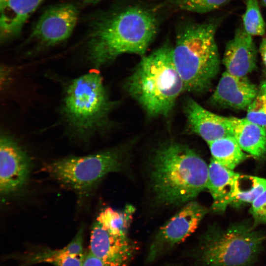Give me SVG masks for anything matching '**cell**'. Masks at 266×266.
I'll list each match as a JSON object with an SVG mask.
<instances>
[{"label": "cell", "mask_w": 266, "mask_h": 266, "mask_svg": "<svg viewBox=\"0 0 266 266\" xmlns=\"http://www.w3.org/2000/svg\"><path fill=\"white\" fill-rule=\"evenodd\" d=\"M208 145L212 159L231 170L247 157L233 136L217 139L208 143Z\"/></svg>", "instance_id": "cell-19"}, {"label": "cell", "mask_w": 266, "mask_h": 266, "mask_svg": "<svg viewBox=\"0 0 266 266\" xmlns=\"http://www.w3.org/2000/svg\"><path fill=\"white\" fill-rule=\"evenodd\" d=\"M266 236L245 224L209 229L191 256L199 266H251L262 251Z\"/></svg>", "instance_id": "cell-5"}, {"label": "cell", "mask_w": 266, "mask_h": 266, "mask_svg": "<svg viewBox=\"0 0 266 266\" xmlns=\"http://www.w3.org/2000/svg\"><path fill=\"white\" fill-rule=\"evenodd\" d=\"M7 1V0H0V8L2 7Z\"/></svg>", "instance_id": "cell-30"}, {"label": "cell", "mask_w": 266, "mask_h": 266, "mask_svg": "<svg viewBox=\"0 0 266 266\" xmlns=\"http://www.w3.org/2000/svg\"><path fill=\"white\" fill-rule=\"evenodd\" d=\"M231 0H167L170 5L178 10L200 13L216 9Z\"/></svg>", "instance_id": "cell-23"}, {"label": "cell", "mask_w": 266, "mask_h": 266, "mask_svg": "<svg viewBox=\"0 0 266 266\" xmlns=\"http://www.w3.org/2000/svg\"><path fill=\"white\" fill-rule=\"evenodd\" d=\"M82 266H104L103 263L89 251L84 254Z\"/></svg>", "instance_id": "cell-26"}, {"label": "cell", "mask_w": 266, "mask_h": 266, "mask_svg": "<svg viewBox=\"0 0 266 266\" xmlns=\"http://www.w3.org/2000/svg\"><path fill=\"white\" fill-rule=\"evenodd\" d=\"M184 111L191 131L208 144L224 137L233 136L229 117L213 113L192 99L187 100Z\"/></svg>", "instance_id": "cell-12"}, {"label": "cell", "mask_w": 266, "mask_h": 266, "mask_svg": "<svg viewBox=\"0 0 266 266\" xmlns=\"http://www.w3.org/2000/svg\"><path fill=\"white\" fill-rule=\"evenodd\" d=\"M83 1L90 3H96L101 0H82Z\"/></svg>", "instance_id": "cell-29"}, {"label": "cell", "mask_w": 266, "mask_h": 266, "mask_svg": "<svg viewBox=\"0 0 266 266\" xmlns=\"http://www.w3.org/2000/svg\"><path fill=\"white\" fill-rule=\"evenodd\" d=\"M237 173L212 159L208 166L206 189L213 199L212 209L224 211L230 204Z\"/></svg>", "instance_id": "cell-16"}, {"label": "cell", "mask_w": 266, "mask_h": 266, "mask_svg": "<svg viewBox=\"0 0 266 266\" xmlns=\"http://www.w3.org/2000/svg\"><path fill=\"white\" fill-rule=\"evenodd\" d=\"M160 22L154 9L130 5L103 13L93 23L87 41L88 59L99 67L125 53L145 55Z\"/></svg>", "instance_id": "cell-1"}, {"label": "cell", "mask_w": 266, "mask_h": 266, "mask_svg": "<svg viewBox=\"0 0 266 266\" xmlns=\"http://www.w3.org/2000/svg\"><path fill=\"white\" fill-rule=\"evenodd\" d=\"M221 21L220 18L202 23L185 19L177 25L172 58L185 91L204 92L218 73L220 59L215 35Z\"/></svg>", "instance_id": "cell-3"}, {"label": "cell", "mask_w": 266, "mask_h": 266, "mask_svg": "<svg viewBox=\"0 0 266 266\" xmlns=\"http://www.w3.org/2000/svg\"><path fill=\"white\" fill-rule=\"evenodd\" d=\"M84 256L71 255L66 246L60 249H43L21 256V266L47 263L54 266H82Z\"/></svg>", "instance_id": "cell-18"}, {"label": "cell", "mask_w": 266, "mask_h": 266, "mask_svg": "<svg viewBox=\"0 0 266 266\" xmlns=\"http://www.w3.org/2000/svg\"><path fill=\"white\" fill-rule=\"evenodd\" d=\"M266 190V178L240 175L237 177L230 204L252 202Z\"/></svg>", "instance_id": "cell-20"}, {"label": "cell", "mask_w": 266, "mask_h": 266, "mask_svg": "<svg viewBox=\"0 0 266 266\" xmlns=\"http://www.w3.org/2000/svg\"><path fill=\"white\" fill-rule=\"evenodd\" d=\"M150 166L152 189L162 205L186 203L206 189L208 166L185 144H162L152 154Z\"/></svg>", "instance_id": "cell-2"}, {"label": "cell", "mask_w": 266, "mask_h": 266, "mask_svg": "<svg viewBox=\"0 0 266 266\" xmlns=\"http://www.w3.org/2000/svg\"><path fill=\"white\" fill-rule=\"evenodd\" d=\"M259 49L263 62L266 66V37L263 38Z\"/></svg>", "instance_id": "cell-27"}, {"label": "cell", "mask_w": 266, "mask_h": 266, "mask_svg": "<svg viewBox=\"0 0 266 266\" xmlns=\"http://www.w3.org/2000/svg\"><path fill=\"white\" fill-rule=\"evenodd\" d=\"M245 12L242 17L244 30L251 36L264 35L266 24L258 0H245Z\"/></svg>", "instance_id": "cell-22"}, {"label": "cell", "mask_w": 266, "mask_h": 266, "mask_svg": "<svg viewBox=\"0 0 266 266\" xmlns=\"http://www.w3.org/2000/svg\"><path fill=\"white\" fill-rule=\"evenodd\" d=\"M250 212L254 225L266 223V190L252 202Z\"/></svg>", "instance_id": "cell-25"}, {"label": "cell", "mask_w": 266, "mask_h": 266, "mask_svg": "<svg viewBox=\"0 0 266 266\" xmlns=\"http://www.w3.org/2000/svg\"><path fill=\"white\" fill-rule=\"evenodd\" d=\"M258 88L246 77L224 72L211 98L217 105L245 109L257 96Z\"/></svg>", "instance_id": "cell-13"}, {"label": "cell", "mask_w": 266, "mask_h": 266, "mask_svg": "<svg viewBox=\"0 0 266 266\" xmlns=\"http://www.w3.org/2000/svg\"><path fill=\"white\" fill-rule=\"evenodd\" d=\"M78 18V9L72 3L51 6L41 15L32 31L30 39L45 46L61 43L71 35Z\"/></svg>", "instance_id": "cell-10"}, {"label": "cell", "mask_w": 266, "mask_h": 266, "mask_svg": "<svg viewBox=\"0 0 266 266\" xmlns=\"http://www.w3.org/2000/svg\"><path fill=\"white\" fill-rule=\"evenodd\" d=\"M229 119L233 135L243 151L256 157L266 153V128L246 118Z\"/></svg>", "instance_id": "cell-17"}, {"label": "cell", "mask_w": 266, "mask_h": 266, "mask_svg": "<svg viewBox=\"0 0 266 266\" xmlns=\"http://www.w3.org/2000/svg\"><path fill=\"white\" fill-rule=\"evenodd\" d=\"M112 106L100 74L91 71L72 80L65 91L63 114L78 136L101 128Z\"/></svg>", "instance_id": "cell-6"}, {"label": "cell", "mask_w": 266, "mask_h": 266, "mask_svg": "<svg viewBox=\"0 0 266 266\" xmlns=\"http://www.w3.org/2000/svg\"><path fill=\"white\" fill-rule=\"evenodd\" d=\"M166 266H180L177 265H168Z\"/></svg>", "instance_id": "cell-32"}, {"label": "cell", "mask_w": 266, "mask_h": 266, "mask_svg": "<svg viewBox=\"0 0 266 266\" xmlns=\"http://www.w3.org/2000/svg\"><path fill=\"white\" fill-rule=\"evenodd\" d=\"M257 54L252 36L243 28H237L225 50L223 63L226 71L235 76H246L256 67Z\"/></svg>", "instance_id": "cell-14"}, {"label": "cell", "mask_w": 266, "mask_h": 266, "mask_svg": "<svg viewBox=\"0 0 266 266\" xmlns=\"http://www.w3.org/2000/svg\"><path fill=\"white\" fill-rule=\"evenodd\" d=\"M31 167L27 152L11 136L2 134L0 140V193L6 197L26 184Z\"/></svg>", "instance_id": "cell-11"}, {"label": "cell", "mask_w": 266, "mask_h": 266, "mask_svg": "<svg viewBox=\"0 0 266 266\" xmlns=\"http://www.w3.org/2000/svg\"><path fill=\"white\" fill-rule=\"evenodd\" d=\"M128 234L96 220L91 229L88 251L104 266H130L136 248Z\"/></svg>", "instance_id": "cell-9"}, {"label": "cell", "mask_w": 266, "mask_h": 266, "mask_svg": "<svg viewBox=\"0 0 266 266\" xmlns=\"http://www.w3.org/2000/svg\"><path fill=\"white\" fill-rule=\"evenodd\" d=\"M246 118L266 128V101L259 94L247 108Z\"/></svg>", "instance_id": "cell-24"}, {"label": "cell", "mask_w": 266, "mask_h": 266, "mask_svg": "<svg viewBox=\"0 0 266 266\" xmlns=\"http://www.w3.org/2000/svg\"><path fill=\"white\" fill-rule=\"evenodd\" d=\"M134 210L131 205L127 206L122 210L107 207L99 214L96 220L113 230L128 233Z\"/></svg>", "instance_id": "cell-21"}, {"label": "cell", "mask_w": 266, "mask_h": 266, "mask_svg": "<svg viewBox=\"0 0 266 266\" xmlns=\"http://www.w3.org/2000/svg\"><path fill=\"white\" fill-rule=\"evenodd\" d=\"M44 0H7L0 8V39L7 41L18 35L24 24Z\"/></svg>", "instance_id": "cell-15"}, {"label": "cell", "mask_w": 266, "mask_h": 266, "mask_svg": "<svg viewBox=\"0 0 266 266\" xmlns=\"http://www.w3.org/2000/svg\"><path fill=\"white\" fill-rule=\"evenodd\" d=\"M126 88L149 116L167 115L185 91L173 60L172 47L165 44L142 56L128 79Z\"/></svg>", "instance_id": "cell-4"}, {"label": "cell", "mask_w": 266, "mask_h": 266, "mask_svg": "<svg viewBox=\"0 0 266 266\" xmlns=\"http://www.w3.org/2000/svg\"><path fill=\"white\" fill-rule=\"evenodd\" d=\"M263 5L266 7V0H262Z\"/></svg>", "instance_id": "cell-31"}, {"label": "cell", "mask_w": 266, "mask_h": 266, "mask_svg": "<svg viewBox=\"0 0 266 266\" xmlns=\"http://www.w3.org/2000/svg\"><path fill=\"white\" fill-rule=\"evenodd\" d=\"M206 213V208L198 202L186 203L158 230L149 248L146 262H154L184 241L195 232Z\"/></svg>", "instance_id": "cell-8"}, {"label": "cell", "mask_w": 266, "mask_h": 266, "mask_svg": "<svg viewBox=\"0 0 266 266\" xmlns=\"http://www.w3.org/2000/svg\"><path fill=\"white\" fill-rule=\"evenodd\" d=\"M258 94L261 96L266 101V77L261 83Z\"/></svg>", "instance_id": "cell-28"}, {"label": "cell", "mask_w": 266, "mask_h": 266, "mask_svg": "<svg viewBox=\"0 0 266 266\" xmlns=\"http://www.w3.org/2000/svg\"><path fill=\"white\" fill-rule=\"evenodd\" d=\"M125 158L119 150H108L60 159L48 164L44 170L64 187L83 193L107 174L122 169Z\"/></svg>", "instance_id": "cell-7"}]
</instances>
